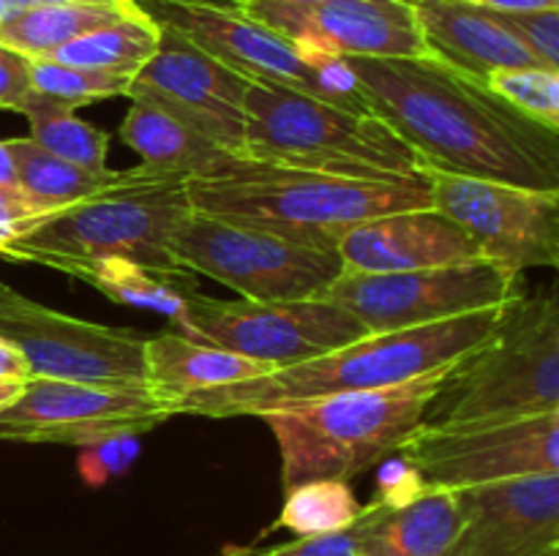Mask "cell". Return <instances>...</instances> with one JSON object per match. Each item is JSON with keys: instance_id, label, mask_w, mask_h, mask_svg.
<instances>
[{"instance_id": "1", "label": "cell", "mask_w": 559, "mask_h": 556, "mask_svg": "<svg viewBox=\"0 0 559 556\" xmlns=\"http://www.w3.org/2000/svg\"><path fill=\"white\" fill-rule=\"evenodd\" d=\"M347 63L369 112L385 120L426 169L559 191L557 131L524 118L486 82L431 55Z\"/></svg>"}, {"instance_id": "23", "label": "cell", "mask_w": 559, "mask_h": 556, "mask_svg": "<svg viewBox=\"0 0 559 556\" xmlns=\"http://www.w3.org/2000/svg\"><path fill=\"white\" fill-rule=\"evenodd\" d=\"M118 136L142 158V167L169 178H205L218 172L229 158H238L175 120L156 104L140 98H131Z\"/></svg>"}, {"instance_id": "18", "label": "cell", "mask_w": 559, "mask_h": 556, "mask_svg": "<svg viewBox=\"0 0 559 556\" xmlns=\"http://www.w3.org/2000/svg\"><path fill=\"white\" fill-rule=\"evenodd\" d=\"M464 527L451 556H540L559 548V472L462 491Z\"/></svg>"}, {"instance_id": "31", "label": "cell", "mask_w": 559, "mask_h": 556, "mask_svg": "<svg viewBox=\"0 0 559 556\" xmlns=\"http://www.w3.org/2000/svg\"><path fill=\"white\" fill-rule=\"evenodd\" d=\"M486 85L524 118L559 134V71L544 65L497 69L491 71Z\"/></svg>"}, {"instance_id": "30", "label": "cell", "mask_w": 559, "mask_h": 556, "mask_svg": "<svg viewBox=\"0 0 559 556\" xmlns=\"http://www.w3.org/2000/svg\"><path fill=\"white\" fill-rule=\"evenodd\" d=\"M131 80H134V76L118 74V71L66 65L47 58L31 60L33 90L58 98V101L69 104V107L74 109L104 101V98L129 96Z\"/></svg>"}, {"instance_id": "40", "label": "cell", "mask_w": 559, "mask_h": 556, "mask_svg": "<svg viewBox=\"0 0 559 556\" xmlns=\"http://www.w3.org/2000/svg\"><path fill=\"white\" fill-rule=\"evenodd\" d=\"M467 3L484 5L495 11H549L559 9V0H467Z\"/></svg>"}, {"instance_id": "16", "label": "cell", "mask_w": 559, "mask_h": 556, "mask_svg": "<svg viewBox=\"0 0 559 556\" xmlns=\"http://www.w3.org/2000/svg\"><path fill=\"white\" fill-rule=\"evenodd\" d=\"M238 9L293 47L347 58L429 55L409 0H254Z\"/></svg>"}, {"instance_id": "15", "label": "cell", "mask_w": 559, "mask_h": 556, "mask_svg": "<svg viewBox=\"0 0 559 556\" xmlns=\"http://www.w3.org/2000/svg\"><path fill=\"white\" fill-rule=\"evenodd\" d=\"M158 31L156 55L136 71L126 98L156 104L222 150L246 158V90L251 82L175 31Z\"/></svg>"}, {"instance_id": "4", "label": "cell", "mask_w": 559, "mask_h": 556, "mask_svg": "<svg viewBox=\"0 0 559 556\" xmlns=\"http://www.w3.org/2000/svg\"><path fill=\"white\" fill-rule=\"evenodd\" d=\"M453 365L393 387L320 398L262 414L282 452L284 494L311 480H349L391 458L424 425V412Z\"/></svg>"}, {"instance_id": "26", "label": "cell", "mask_w": 559, "mask_h": 556, "mask_svg": "<svg viewBox=\"0 0 559 556\" xmlns=\"http://www.w3.org/2000/svg\"><path fill=\"white\" fill-rule=\"evenodd\" d=\"M136 14H142V9L118 11L104 9V5H31V9H16L0 25V44L16 49L31 60L47 58L49 52L66 47L96 27Z\"/></svg>"}, {"instance_id": "35", "label": "cell", "mask_w": 559, "mask_h": 556, "mask_svg": "<svg viewBox=\"0 0 559 556\" xmlns=\"http://www.w3.org/2000/svg\"><path fill=\"white\" fill-rule=\"evenodd\" d=\"M222 556H355V523L331 534H311L271 548H227Z\"/></svg>"}, {"instance_id": "14", "label": "cell", "mask_w": 559, "mask_h": 556, "mask_svg": "<svg viewBox=\"0 0 559 556\" xmlns=\"http://www.w3.org/2000/svg\"><path fill=\"white\" fill-rule=\"evenodd\" d=\"M175 407L156 392L120 385L33 379L0 412V442L87 447L109 436H145L175 418Z\"/></svg>"}, {"instance_id": "44", "label": "cell", "mask_w": 559, "mask_h": 556, "mask_svg": "<svg viewBox=\"0 0 559 556\" xmlns=\"http://www.w3.org/2000/svg\"><path fill=\"white\" fill-rule=\"evenodd\" d=\"M540 556H559V548L557 551H549V554H540Z\"/></svg>"}, {"instance_id": "34", "label": "cell", "mask_w": 559, "mask_h": 556, "mask_svg": "<svg viewBox=\"0 0 559 556\" xmlns=\"http://www.w3.org/2000/svg\"><path fill=\"white\" fill-rule=\"evenodd\" d=\"M58 207H49L44 202L27 196L22 189H3L0 185V256L9 245L25 238L27 232L52 218Z\"/></svg>"}, {"instance_id": "19", "label": "cell", "mask_w": 559, "mask_h": 556, "mask_svg": "<svg viewBox=\"0 0 559 556\" xmlns=\"http://www.w3.org/2000/svg\"><path fill=\"white\" fill-rule=\"evenodd\" d=\"M336 251L344 273H407L484 259L473 240L435 207L358 223Z\"/></svg>"}, {"instance_id": "39", "label": "cell", "mask_w": 559, "mask_h": 556, "mask_svg": "<svg viewBox=\"0 0 559 556\" xmlns=\"http://www.w3.org/2000/svg\"><path fill=\"white\" fill-rule=\"evenodd\" d=\"M16 9H31V5H104V9L118 11H140L136 0H11Z\"/></svg>"}, {"instance_id": "6", "label": "cell", "mask_w": 559, "mask_h": 556, "mask_svg": "<svg viewBox=\"0 0 559 556\" xmlns=\"http://www.w3.org/2000/svg\"><path fill=\"white\" fill-rule=\"evenodd\" d=\"M246 158L355 180H424L418 153L377 114L271 82L246 90Z\"/></svg>"}, {"instance_id": "33", "label": "cell", "mask_w": 559, "mask_h": 556, "mask_svg": "<svg viewBox=\"0 0 559 556\" xmlns=\"http://www.w3.org/2000/svg\"><path fill=\"white\" fill-rule=\"evenodd\" d=\"M140 439L142 436L120 434L102 442H93L87 447H80L76 472H80L82 483H87L91 488H102L109 480H118L123 474H129L136 458H140Z\"/></svg>"}, {"instance_id": "29", "label": "cell", "mask_w": 559, "mask_h": 556, "mask_svg": "<svg viewBox=\"0 0 559 556\" xmlns=\"http://www.w3.org/2000/svg\"><path fill=\"white\" fill-rule=\"evenodd\" d=\"M364 505L355 499L349 483L342 480H311L287 491L282 516L271 529H289L295 537L331 534L353 527Z\"/></svg>"}, {"instance_id": "45", "label": "cell", "mask_w": 559, "mask_h": 556, "mask_svg": "<svg viewBox=\"0 0 559 556\" xmlns=\"http://www.w3.org/2000/svg\"><path fill=\"white\" fill-rule=\"evenodd\" d=\"M409 3H413V0H409Z\"/></svg>"}, {"instance_id": "27", "label": "cell", "mask_w": 559, "mask_h": 556, "mask_svg": "<svg viewBox=\"0 0 559 556\" xmlns=\"http://www.w3.org/2000/svg\"><path fill=\"white\" fill-rule=\"evenodd\" d=\"M20 114H25L31 123L27 136L49 156L91 169V172L107 169L109 134L82 120L74 107L33 90L20 107Z\"/></svg>"}, {"instance_id": "13", "label": "cell", "mask_w": 559, "mask_h": 556, "mask_svg": "<svg viewBox=\"0 0 559 556\" xmlns=\"http://www.w3.org/2000/svg\"><path fill=\"white\" fill-rule=\"evenodd\" d=\"M396 456L413 463L429 488L448 491L559 472V412L451 428L420 425Z\"/></svg>"}, {"instance_id": "7", "label": "cell", "mask_w": 559, "mask_h": 556, "mask_svg": "<svg viewBox=\"0 0 559 556\" xmlns=\"http://www.w3.org/2000/svg\"><path fill=\"white\" fill-rule=\"evenodd\" d=\"M191 213L183 178L131 169L104 194L63 207L5 249L0 259L33 262L63 273L80 262L120 256L158 273H191L173 254V234Z\"/></svg>"}, {"instance_id": "17", "label": "cell", "mask_w": 559, "mask_h": 556, "mask_svg": "<svg viewBox=\"0 0 559 556\" xmlns=\"http://www.w3.org/2000/svg\"><path fill=\"white\" fill-rule=\"evenodd\" d=\"M136 5L158 27L175 31L249 82L293 87L325 101L298 49L238 5L222 0H136Z\"/></svg>"}, {"instance_id": "42", "label": "cell", "mask_w": 559, "mask_h": 556, "mask_svg": "<svg viewBox=\"0 0 559 556\" xmlns=\"http://www.w3.org/2000/svg\"><path fill=\"white\" fill-rule=\"evenodd\" d=\"M14 11H16V5L11 3V0H0V25H3V22L14 14Z\"/></svg>"}, {"instance_id": "28", "label": "cell", "mask_w": 559, "mask_h": 556, "mask_svg": "<svg viewBox=\"0 0 559 556\" xmlns=\"http://www.w3.org/2000/svg\"><path fill=\"white\" fill-rule=\"evenodd\" d=\"M158 38H162V31L142 11V14L123 16V20L109 22V25L74 38L66 47L49 52L47 60L134 76L156 55Z\"/></svg>"}, {"instance_id": "25", "label": "cell", "mask_w": 559, "mask_h": 556, "mask_svg": "<svg viewBox=\"0 0 559 556\" xmlns=\"http://www.w3.org/2000/svg\"><path fill=\"white\" fill-rule=\"evenodd\" d=\"M9 145L16 158L20 189L33 200L58 207V210L104 194V191L126 183L131 174V169L120 172V169L107 167L102 172H91V169H82L76 164L60 161V158L41 150L31 136H14V140H9Z\"/></svg>"}, {"instance_id": "36", "label": "cell", "mask_w": 559, "mask_h": 556, "mask_svg": "<svg viewBox=\"0 0 559 556\" xmlns=\"http://www.w3.org/2000/svg\"><path fill=\"white\" fill-rule=\"evenodd\" d=\"M426 491H429V485H426V480L420 478L418 469L393 452L391 458H385V461L380 463L377 491L371 501L385 507H404L409 505V501L418 499V496H424Z\"/></svg>"}, {"instance_id": "22", "label": "cell", "mask_w": 559, "mask_h": 556, "mask_svg": "<svg viewBox=\"0 0 559 556\" xmlns=\"http://www.w3.org/2000/svg\"><path fill=\"white\" fill-rule=\"evenodd\" d=\"M271 371V365L254 363L213 343L191 341L178 330L145 338V385L158 398L173 403L175 412L186 396L260 379Z\"/></svg>"}, {"instance_id": "3", "label": "cell", "mask_w": 559, "mask_h": 556, "mask_svg": "<svg viewBox=\"0 0 559 556\" xmlns=\"http://www.w3.org/2000/svg\"><path fill=\"white\" fill-rule=\"evenodd\" d=\"M186 194L202 216L328 251L358 223L431 207L426 178L355 180L251 158H229L218 172L189 178Z\"/></svg>"}, {"instance_id": "8", "label": "cell", "mask_w": 559, "mask_h": 556, "mask_svg": "<svg viewBox=\"0 0 559 556\" xmlns=\"http://www.w3.org/2000/svg\"><path fill=\"white\" fill-rule=\"evenodd\" d=\"M169 245L180 267L257 303L325 298L344 273L338 251L311 249L194 210L180 221Z\"/></svg>"}, {"instance_id": "2", "label": "cell", "mask_w": 559, "mask_h": 556, "mask_svg": "<svg viewBox=\"0 0 559 556\" xmlns=\"http://www.w3.org/2000/svg\"><path fill=\"white\" fill-rule=\"evenodd\" d=\"M508 305L407 330L369 333L333 352L271 371L260 379L186 396L178 401V414L262 418L320 398L402 385L440 365L459 363L464 354L478 349L500 327Z\"/></svg>"}, {"instance_id": "37", "label": "cell", "mask_w": 559, "mask_h": 556, "mask_svg": "<svg viewBox=\"0 0 559 556\" xmlns=\"http://www.w3.org/2000/svg\"><path fill=\"white\" fill-rule=\"evenodd\" d=\"M31 93V58L0 44V109L20 112Z\"/></svg>"}, {"instance_id": "43", "label": "cell", "mask_w": 559, "mask_h": 556, "mask_svg": "<svg viewBox=\"0 0 559 556\" xmlns=\"http://www.w3.org/2000/svg\"><path fill=\"white\" fill-rule=\"evenodd\" d=\"M222 3H233V5H243V3H254V0H222Z\"/></svg>"}, {"instance_id": "11", "label": "cell", "mask_w": 559, "mask_h": 556, "mask_svg": "<svg viewBox=\"0 0 559 556\" xmlns=\"http://www.w3.org/2000/svg\"><path fill=\"white\" fill-rule=\"evenodd\" d=\"M431 207L451 218L480 256L506 270L559 265V191L426 169Z\"/></svg>"}, {"instance_id": "9", "label": "cell", "mask_w": 559, "mask_h": 556, "mask_svg": "<svg viewBox=\"0 0 559 556\" xmlns=\"http://www.w3.org/2000/svg\"><path fill=\"white\" fill-rule=\"evenodd\" d=\"M522 278L489 259L407 273H342L325 298L349 311L366 333H391L513 303L524 294Z\"/></svg>"}, {"instance_id": "41", "label": "cell", "mask_w": 559, "mask_h": 556, "mask_svg": "<svg viewBox=\"0 0 559 556\" xmlns=\"http://www.w3.org/2000/svg\"><path fill=\"white\" fill-rule=\"evenodd\" d=\"M0 185L3 189H20V178H16V158L11 150L9 140H0Z\"/></svg>"}, {"instance_id": "21", "label": "cell", "mask_w": 559, "mask_h": 556, "mask_svg": "<svg viewBox=\"0 0 559 556\" xmlns=\"http://www.w3.org/2000/svg\"><path fill=\"white\" fill-rule=\"evenodd\" d=\"M462 527V491L429 488L404 507L369 501L355 518V556H451Z\"/></svg>"}, {"instance_id": "5", "label": "cell", "mask_w": 559, "mask_h": 556, "mask_svg": "<svg viewBox=\"0 0 559 556\" xmlns=\"http://www.w3.org/2000/svg\"><path fill=\"white\" fill-rule=\"evenodd\" d=\"M549 412H559V303L546 287L513 300L500 327L453 365L426 407L424 428Z\"/></svg>"}, {"instance_id": "10", "label": "cell", "mask_w": 559, "mask_h": 556, "mask_svg": "<svg viewBox=\"0 0 559 556\" xmlns=\"http://www.w3.org/2000/svg\"><path fill=\"white\" fill-rule=\"evenodd\" d=\"M180 336L271 365L273 371L320 358L333 349L369 336L349 311L328 298L282 300H218L200 294L186 300Z\"/></svg>"}, {"instance_id": "24", "label": "cell", "mask_w": 559, "mask_h": 556, "mask_svg": "<svg viewBox=\"0 0 559 556\" xmlns=\"http://www.w3.org/2000/svg\"><path fill=\"white\" fill-rule=\"evenodd\" d=\"M63 273L91 283L115 303L167 316L175 330L183 327L186 300L197 289L194 273H158L131 259H120V256L80 262V265L66 267Z\"/></svg>"}, {"instance_id": "12", "label": "cell", "mask_w": 559, "mask_h": 556, "mask_svg": "<svg viewBox=\"0 0 559 556\" xmlns=\"http://www.w3.org/2000/svg\"><path fill=\"white\" fill-rule=\"evenodd\" d=\"M0 336L22 349L31 379L145 385V338L47 309L5 283H0Z\"/></svg>"}, {"instance_id": "32", "label": "cell", "mask_w": 559, "mask_h": 556, "mask_svg": "<svg viewBox=\"0 0 559 556\" xmlns=\"http://www.w3.org/2000/svg\"><path fill=\"white\" fill-rule=\"evenodd\" d=\"M491 20L500 22L544 69L559 71V9L549 11H495L486 9Z\"/></svg>"}, {"instance_id": "20", "label": "cell", "mask_w": 559, "mask_h": 556, "mask_svg": "<svg viewBox=\"0 0 559 556\" xmlns=\"http://www.w3.org/2000/svg\"><path fill=\"white\" fill-rule=\"evenodd\" d=\"M431 58L486 82L497 69L540 65L484 5L467 0H413Z\"/></svg>"}, {"instance_id": "38", "label": "cell", "mask_w": 559, "mask_h": 556, "mask_svg": "<svg viewBox=\"0 0 559 556\" xmlns=\"http://www.w3.org/2000/svg\"><path fill=\"white\" fill-rule=\"evenodd\" d=\"M0 379H11V382L31 379V365H27L22 349L3 336H0Z\"/></svg>"}]
</instances>
